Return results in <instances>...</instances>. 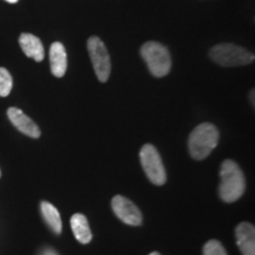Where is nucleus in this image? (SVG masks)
Segmentation results:
<instances>
[{
  "instance_id": "f257e3e1",
  "label": "nucleus",
  "mask_w": 255,
  "mask_h": 255,
  "mask_svg": "<svg viewBox=\"0 0 255 255\" xmlns=\"http://www.w3.org/2000/svg\"><path fill=\"white\" fill-rule=\"evenodd\" d=\"M220 177L221 182H220L219 194L222 201L232 203L244 195L246 189V181L240 165L237 162L233 159H226L221 164Z\"/></svg>"
},
{
  "instance_id": "f03ea898",
  "label": "nucleus",
  "mask_w": 255,
  "mask_h": 255,
  "mask_svg": "<svg viewBox=\"0 0 255 255\" xmlns=\"http://www.w3.org/2000/svg\"><path fill=\"white\" fill-rule=\"evenodd\" d=\"M220 133L218 128L212 123H202L193 130L188 141L190 156L201 161L208 157L218 145Z\"/></svg>"
},
{
  "instance_id": "7ed1b4c3",
  "label": "nucleus",
  "mask_w": 255,
  "mask_h": 255,
  "mask_svg": "<svg viewBox=\"0 0 255 255\" xmlns=\"http://www.w3.org/2000/svg\"><path fill=\"white\" fill-rule=\"evenodd\" d=\"M141 56L154 77L167 76L171 69V57L167 47L157 41H148L141 47Z\"/></svg>"
},
{
  "instance_id": "20e7f679",
  "label": "nucleus",
  "mask_w": 255,
  "mask_h": 255,
  "mask_svg": "<svg viewBox=\"0 0 255 255\" xmlns=\"http://www.w3.org/2000/svg\"><path fill=\"white\" fill-rule=\"evenodd\" d=\"M209 56L213 62L225 68L248 65L255 59L254 55L250 51L232 43H222L213 46Z\"/></svg>"
},
{
  "instance_id": "39448f33",
  "label": "nucleus",
  "mask_w": 255,
  "mask_h": 255,
  "mask_svg": "<svg viewBox=\"0 0 255 255\" xmlns=\"http://www.w3.org/2000/svg\"><path fill=\"white\" fill-rule=\"evenodd\" d=\"M143 170L149 180L156 186H162L167 181V173L157 149L152 144H144L139 151Z\"/></svg>"
},
{
  "instance_id": "423d86ee",
  "label": "nucleus",
  "mask_w": 255,
  "mask_h": 255,
  "mask_svg": "<svg viewBox=\"0 0 255 255\" xmlns=\"http://www.w3.org/2000/svg\"><path fill=\"white\" fill-rule=\"evenodd\" d=\"M88 51L98 81L105 83L110 77L111 62L107 46L100 37L92 36L88 39Z\"/></svg>"
},
{
  "instance_id": "0eeeda50",
  "label": "nucleus",
  "mask_w": 255,
  "mask_h": 255,
  "mask_svg": "<svg viewBox=\"0 0 255 255\" xmlns=\"http://www.w3.org/2000/svg\"><path fill=\"white\" fill-rule=\"evenodd\" d=\"M114 213L117 218L122 220L124 223L129 226H139L142 223L143 216L141 210L137 208L135 203L131 202L127 197L117 195L111 201Z\"/></svg>"
},
{
  "instance_id": "6e6552de",
  "label": "nucleus",
  "mask_w": 255,
  "mask_h": 255,
  "mask_svg": "<svg viewBox=\"0 0 255 255\" xmlns=\"http://www.w3.org/2000/svg\"><path fill=\"white\" fill-rule=\"evenodd\" d=\"M7 116L11 123L17 128L19 131L23 132L24 135L32 137V138L40 137L41 132L39 128L20 109H18V108H9L7 110Z\"/></svg>"
},
{
  "instance_id": "1a4fd4ad",
  "label": "nucleus",
  "mask_w": 255,
  "mask_h": 255,
  "mask_svg": "<svg viewBox=\"0 0 255 255\" xmlns=\"http://www.w3.org/2000/svg\"><path fill=\"white\" fill-rule=\"evenodd\" d=\"M238 246L242 255H255V229L251 223L242 222L235 229Z\"/></svg>"
},
{
  "instance_id": "9d476101",
  "label": "nucleus",
  "mask_w": 255,
  "mask_h": 255,
  "mask_svg": "<svg viewBox=\"0 0 255 255\" xmlns=\"http://www.w3.org/2000/svg\"><path fill=\"white\" fill-rule=\"evenodd\" d=\"M51 72L55 77L62 78L68 69V55L62 43L56 41L50 47Z\"/></svg>"
},
{
  "instance_id": "9b49d317",
  "label": "nucleus",
  "mask_w": 255,
  "mask_h": 255,
  "mask_svg": "<svg viewBox=\"0 0 255 255\" xmlns=\"http://www.w3.org/2000/svg\"><path fill=\"white\" fill-rule=\"evenodd\" d=\"M19 45L28 58H33L36 62H41L45 57L43 43L33 34L21 33L19 37Z\"/></svg>"
},
{
  "instance_id": "f8f14e48",
  "label": "nucleus",
  "mask_w": 255,
  "mask_h": 255,
  "mask_svg": "<svg viewBox=\"0 0 255 255\" xmlns=\"http://www.w3.org/2000/svg\"><path fill=\"white\" fill-rule=\"evenodd\" d=\"M71 229L77 240L83 245H87L92 240V233L87 218L83 214H75L70 220Z\"/></svg>"
},
{
  "instance_id": "ddd939ff",
  "label": "nucleus",
  "mask_w": 255,
  "mask_h": 255,
  "mask_svg": "<svg viewBox=\"0 0 255 255\" xmlns=\"http://www.w3.org/2000/svg\"><path fill=\"white\" fill-rule=\"evenodd\" d=\"M40 210L41 215H43L44 220L47 223V226L51 228L55 234L59 235L63 231V223H62V218H60L59 212L53 205H51L50 202H46V201H43L40 203Z\"/></svg>"
},
{
  "instance_id": "4468645a",
  "label": "nucleus",
  "mask_w": 255,
  "mask_h": 255,
  "mask_svg": "<svg viewBox=\"0 0 255 255\" xmlns=\"http://www.w3.org/2000/svg\"><path fill=\"white\" fill-rule=\"evenodd\" d=\"M13 87V79L5 68H0V97H7Z\"/></svg>"
},
{
  "instance_id": "2eb2a0df",
  "label": "nucleus",
  "mask_w": 255,
  "mask_h": 255,
  "mask_svg": "<svg viewBox=\"0 0 255 255\" xmlns=\"http://www.w3.org/2000/svg\"><path fill=\"white\" fill-rule=\"evenodd\" d=\"M203 255H228L221 242L210 240L203 247Z\"/></svg>"
},
{
  "instance_id": "dca6fc26",
  "label": "nucleus",
  "mask_w": 255,
  "mask_h": 255,
  "mask_svg": "<svg viewBox=\"0 0 255 255\" xmlns=\"http://www.w3.org/2000/svg\"><path fill=\"white\" fill-rule=\"evenodd\" d=\"M40 255H58L55 251L51 250V248H45L43 252H41Z\"/></svg>"
},
{
  "instance_id": "f3484780",
  "label": "nucleus",
  "mask_w": 255,
  "mask_h": 255,
  "mask_svg": "<svg viewBox=\"0 0 255 255\" xmlns=\"http://www.w3.org/2000/svg\"><path fill=\"white\" fill-rule=\"evenodd\" d=\"M5 1L9 2V4H15V2H18L19 0H5Z\"/></svg>"
},
{
  "instance_id": "a211bd4d",
  "label": "nucleus",
  "mask_w": 255,
  "mask_h": 255,
  "mask_svg": "<svg viewBox=\"0 0 255 255\" xmlns=\"http://www.w3.org/2000/svg\"><path fill=\"white\" fill-rule=\"evenodd\" d=\"M252 104H253V107H254V90L252 91Z\"/></svg>"
},
{
  "instance_id": "6ab92c4d",
  "label": "nucleus",
  "mask_w": 255,
  "mask_h": 255,
  "mask_svg": "<svg viewBox=\"0 0 255 255\" xmlns=\"http://www.w3.org/2000/svg\"><path fill=\"white\" fill-rule=\"evenodd\" d=\"M150 255H161L159 253H157V252H154V253H151Z\"/></svg>"
},
{
  "instance_id": "aec40b11",
  "label": "nucleus",
  "mask_w": 255,
  "mask_h": 255,
  "mask_svg": "<svg viewBox=\"0 0 255 255\" xmlns=\"http://www.w3.org/2000/svg\"><path fill=\"white\" fill-rule=\"evenodd\" d=\"M0 176H1V173H0Z\"/></svg>"
}]
</instances>
